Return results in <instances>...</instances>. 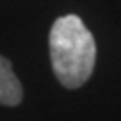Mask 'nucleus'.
I'll use <instances>...</instances> for the list:
<instances>
[{
  "mask_svg": "<svg viewBox=\"0 0 121 121\" xmlns=\"http://www.w3.org/2000/svg\"><path fill=\"white\" fill-rule=\"evenodd\" d=\"M52 68L66 88H79L91 77L96 60L93 35L76 14L58 17L49 33Z\"/></svg>",
  "mask_w": 121,
  "mask_h": 121,
  "instance_id": "f257e3e1",
  "label": "nucleus"
},
{
  "mask_svg": "<svg viewBox=\"0 0 121 121\" xmlns=\"http://www.w3.org/2000/svg\"><path fill=\"white\" fill-rule=\"evenodd\" d=\"M22 101V85L13 72L11 63L0 55V104L17 105Z\"/></svg>",
  "mask_w": 121,
  "mask_h": 121,
  "instance_id": "f03ea898",
  "label": "nucleus"
}]
</instances>
